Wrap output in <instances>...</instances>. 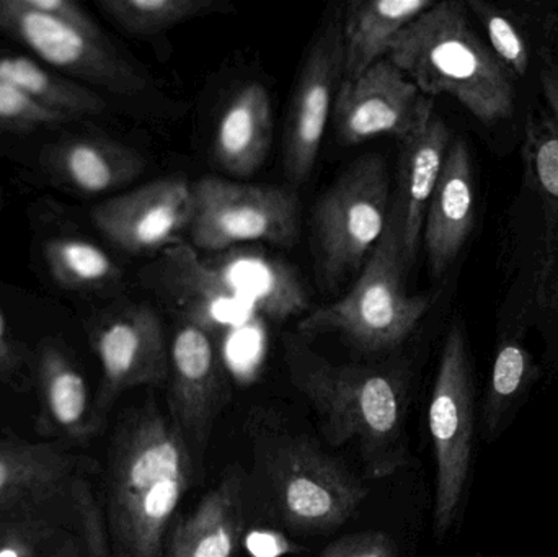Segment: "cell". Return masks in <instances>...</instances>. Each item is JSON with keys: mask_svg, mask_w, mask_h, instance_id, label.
Listing matches in <instances>:
<instances>
[{"mask_svg": "<svg viewBox=\"0 0 558 557\" xmlns=\"http://www.w3.org/2000/svg\"><path fill=\"white\" fill-rule=\"evenodd\" d=\"M192 481V448L179 427L153 402L128 411L111 438L105 473L110 557H163Z\"/></svg>", "mask_w": 558, "mask_h": 557, "instance_id": "cell-1", "label": "cell"}, {"mask_svg": "<svg viewBox=\"0 0 558 557\" xmlns=\"http://www.w3.org/2000/svg\"><path fill=\"white\" fill-rule=\"evenodd\" d=\"M284 362L294 388L307 399L335 447L353 445L371 480L407 464V386L396 370L335 365L305 343L284 337Z\"/></svg>", "mask_w": 558, "mask_h": 557, "instance_id": "cell-2", "label": "cell"}, {"mask_svg": "<svg viewBox=\"0 0 558 557\" xmlns=\"http://www.w3.org/2000/svg\"><path fill=\"white\" fill-rule=\"evenodd\" d=\"M387 58L423 94L449 95L482 123L513 114V74L472 28L462 2H436L399 33Z\"/></svg>", "mask_w": 558, "mask_h": 557, "instance_id": "cell-3", "label": "cell"}, {"mask_svg": "<svg viewBox=\"0 0 558 557\" xmlns=\"http://www.w3.org/2000/svg\"><path fill=\"white\" fill-rule=\"evenodd\" d=\"M157 290L183 311V319L208 329L216 314L248 307L271 320L307 310V294L295 271L264 252L231 249L215 261H203L189 245L163 251L153 271Z\"/></svg>", "mask_w": 558, "mask_h": 557, "instance_id": "cell-4", "label": "cell"}, {"mask_svg": "<svg viewBox=\"0 0 558 557\" xmlns=\"http://www.w3.org/2000/svg\"><path fill=\"white\" fill-rule=\"evenodd\" d=\"M402 252L392 219L361 268L360 277L337 303L308 314L299 323L301 337L340 334L364 352H389L402 346L432 301L407 293Z\"/></svg>", "mask_w": 558, "mask_h": 557, "instance_id": "cell-5", "label": "cell"}, {"mask_svg": "<svg viewBox=\"0 0 558 557\" xmlns=\"http://www.w3.org/2000/svg\"><path fill=\"white\" fill-rule=\"evenodd\" d=\"M257 463L278 519L294 532H331L367 497L361 481L307 437L270 438L258 445Z\"/></svg>", "mask_w": 558, "mask_h": 557, "instance_id": "cell-6", "label": "cell"}, {"mask_svg": "<svg viewBox=\"0 0 558 557\" xmlns=\"http://www.w3.org/2000/svg\"><path fill=\"white\" fill-rule=\"evenodd\" d=\"M390 180L386 159L364 154L318 199L314 229L325 283H340L363 268L389 221Z\"/></svg>", "mask_w": 558, "mask_h": 557, "instance_id": "cell-7", "label": "cell"}, {"mask_svg": "<svg viewBox=\"0 0 558 557\" xmlns=\"http://www.w3.org/2000/svg\"><path fill=\"white\" fill-rule=\"evenodd\" d=\"M474 378L468 342L461 327L446 336L428 408V427L436 460L433 526L438 538L448 535L471 474L474 450Z\"/></svg>", "mask_w": 558, "mask_h": 557, "instance_id": "cell-8", "label": "cell"}, {"mask_svg": "<svg viewBox=\"0 0 558 557\" xmlns=\"http://www.w3.org/2000/svg\"><path fill=\"white\" fill-rule=\"evenodd\" d=\"M192 189L195 215L190 234L196 247L226 252L245 242L291 245L298 239V198L288 190L218 177L199 179Z\"/></svg>", "mask_w": 558, "mask_h": 557, "instance_id": "cell-9", "label": "cell"}, {"mask_svg": "<svg viewBox=\"0 0 558 557\" xmlns=\"http://www.w3.org/2000/svg\"><path fill=\"white\" fill-rule=\"evenodd\" d=\"M0 32L68 77L120 95L141 94L146 88V75L124 59L104 33L82 32L38 12L26 0H0Z\"/></svg>", "mask_w": 558, "mask_h": 557, "instance_id": "cell-10", "label": "cell"}, {"mask_svg": "<svg viewBox=\"0 0 558 557\" xmlns=\"http://www.w3.org/2000/svg\"><path fill=\"white\" fill-rule=\"evenodd\" d=\"M90 340L101 366L100 388L94 401L101 427L123 392L169 382V347L162 320L153 307H123L105 316L92 329Z\"/></svg>", "mask_w": 558, "mask_h": 557, "instance_id": "cell-11", "label": "cell"}, {"mask_svg": "<svg viewBox=\"0 0 558 557\" xmlns=\"http://www.w3.org/2000/svg\"><path fill=\"white\" fill-rule=\"evenodd\" d=\"M433 113V98L384 58L356 77L341 81L331 118L338 137L354 146L379 136H392L400 143Z\"/></svg>", "mask_w": 558, "mask_h": 557, "instance_id": "cell-12", "label": "cell"}, {"mask_svg": "<svg viewBox=\"0 0 558 557\" xmlns=\"http://www.w3.org/2000/svg\"><path fill=\"white\" fill-rule=\"evenodd\" d=\"M343 81V38L341 13L333 12L322 23L307 51L289 110L284 137V166L289 179L302 183L308 179L335 98Z\"/></svg>", "mask_w": 558, "mask_h": 557, "instance_id": "cell-13", "label": "cell"}, {"mask_svg": "<svg viewBox=\"0 0 558 557\" xmlns=\"http://www.w3.org/2000/svg\"><path fill=\"white\" fill-rule=\"evenodd\" d=\"M170 421L190 448L205 450L219 412L229 401V378L209 329L183 319L169 347Z\"/></svg>", "mask_w": 558, "mask_h": 557, "instance_id": "cell-14", "label": "cell"}, {"mask_svg": "<svg viewBox=\"0 0 558 557\" xmlns=\"http://www.w3.org/2000/svg\"><path fill=\"white\" fill-rule=\"evenodd\" d=\"M193 215L192 183L169 177L100 203L92 221L121 251L143 255L179 245Z\"/></svg>", "mask_w": 558, "mask_h": 557, "instance_id": "cell-15", "label": "cell"}, {"mask_svg": "<svg viewBox=\"0 0 558 557\" xmlns=\"http://www.w3.org/2000/svg\"><path fill=\"white\" fill-rule=\"evenodd\" d=\"M0 557H110L97 491L74 502L0 512Z\"/></svg>", "mask_w": 558, "mask_h": 557, "instance_id": "cell-16", "label": "cell"}, {"mask_svg": "<svg viewBox=\"0 0 558 557\" xmlns=\"http://www.w3.org/2000/svg\"><path fill=\"white\" fill-rule=\"evenodd\" d=\"M97 461L58 445L0 448V512L74 502L95 489Z\"/></svg>", "mask_w": 558, "mask_h": 557, "instance_id": "cell-17", "label": "cell"}, {"mask_svg": "<svg viewBox=\"0 0 558 557\" xmlns=\"http://www.w3.org/2000/svg\"><path fill=\"white\" fill-rule=\"evenodd\" d=\"M449 144L451 131L436 111L418 130L400 141L397 192L389 216L399 235L405 270L418 252L426 209L441 175Z\"/></svg>", "mask_w": 558, "mask_h": 557, "instance_id": "cell-18", "label": "cell"}, {"mask_svg": "<svg viewBox=\"0 0 558 557\" xmlns=\"http://www.w3.org/2000/svg\"><path fill=\"white\" fill-rule=\"evenodd\" d=\"M474 216L471 154L464 141L454 140L423 222L422 241L433 277H442L454 264L474 228Z\"/></svg>", "mask_w": 558, "mask_h": 557, "instance_id": "cell-19", "label": "cell"}, {"mask_svg": "<svg viewBox=\"0 0 558 557\" xmlns=\"http://www.w3.org/2000/svg\"><path fill=\"white\" fill-rule=\"evenodd\" d=\"M45 172L65 190L97 196L134 182L144 172V157L133 147L97 136H68L41 153Z\"/></svg>", "mask_w": 558, "mask_h": 557, "instance_id": "cell-20", "label": "cell"}, {"mask_svg": "<svg viewBox=\"0 0 558 557\" xmlns=\"http://www.w3.org/2000/svg\"><path fill=\"white\" fill-rule=\"evenodd\" d=\"M242 532V481L228 476L199 500L192 513L173 523L163 557H234Z\"/></svg>", "mask_w": 558, "mask_h": 557, "instance_id": "cell-21", "label": "cell"}, {"mask_svg": "<svg viewBox=\"0 0 558 557\" xmlns=\"http://www.w3.org/2000/svg\"><path fill=\"white\" fill-rule=\"evenodd\" d=\"M433 0H354L341 13L343 78L356 77L380 59L407 25L428 12Z\"/></svg>", "mask_w": 558, "mask_h": 557, "instance_id": "cell-22", "label": "cell"}, {"mask_svg": "<svg viewBox=\"0 0 558 557\" xmlns=\"http://www.w3.org/2000/svg\"><path fill=\"white\" fill-rule=\"evenodd\" d=\"M274 141V113L267 88L247 84L222 111L215 136V159L222 170L248 177L260 169Z\"/></svg>", "mask_w": 558, "mask_h": 557, "instance_id": "cell-23", "label": "cell"}, {"mask_svg": "<svg viewBox=\"0 0 558 557\" xmlns=\"http://www.w3.org/2000/svg\"><path fill=\"white\" fill-rule=\"evenodd\" d=\"M35 366L49 427L78 444L95 437L101 425L95 417L87 383L68 352L46 340L36 353Z\"/></svg>", "mask_w": 558, "mask_h": 557, "instance_id": "cell-24", "label": "cell"}, {"mask_svg": "<svg viewBox=\"0 0 558 557\" xmlns=\"http://www.w3.org/2000/svg\"><path fill=\"white\" fill-rule=\"evenodd\" d=\"M0 81L68 120L95 117L107 101L85 85L19 55H0Z\"/></svg>", "mask_w": 558, "mask_h": 557, "instance_id": "cell-25", "label": "cell"}, {"mask_svg": "<svg viewBox=\"0 0 558 557\" xmlns=\"http://www.w3.org/2000/svg\"><path fill=\"white\" fill-rule=\"evenodd\" d=\"M43 257L49 277L62 290L90 293L113 287L121 280V270L113 258L94 242L71 235L48 239Z\"/></svg>", "mask_w": 558, "mask_h": 557, "instance_id": "cell-26", "label": "cell"}, {"mask_svg": "<svg viewBox=\"0 0 558 557\" xmlns=\"http://www.w3.org/2000/svg\"><path fill=\"white\" fill-rule=\"evenodd\" d=\"M97 5L134 36L162 35L192 20L235 10L228 0H98Z\"/></svg>", "mask_w": 558, "mask_h": 557, "instance_id": "cell-27", "label": "cell"}, {"mask_svg": "<svg viewBox=\"0 0 558 557\" xmlns=\"http://www.w3.org/2000/svg\"><path fill=\"white\" fill-rule=\"evenodd\" d=\"M533 379V362L526 349L517 342L501 343L495 356L482 414L487 440L500 437Z\"/></svg>", "mask_w": 558, "mask_h": 557, "instance_id": "cell-28", "label": "cell"}, {"mask_svg": "<svg viewBox=\"0 0 558 557\" xmlns=\"http://www.w3.org/2000/svg\"><path fill=\"white\" fill-rule=\"evenodd\" d=\"M468 7L484 25L490 49L495 52V56L504 62L505 68L511 74L524 77L527 69H530V51H527L523 33L511 22L507 13L501 12L490 3L482 2V0H471Z\"/></svg>", "mask_w": 558, "mask_h": 557, "instance_id": "cell-29", "label": "cell"}, {"mask_svg": "<svg viewBox=\"0 0 558 557\" xmlns=\"http://www.w3.org/2000/svg\"><path fill=\"white\" fill-rule=\"evenodd\" d=\"M71 120L41 107L12 85L0 81V130L32 133Z\"/></svg>", "mask_w": 558, "mask_h": 557, "instance_id": "cell-30", "label": "cell"}, {"mask_svg": "<svg viewBox=\"0 0 558 557\" xmlns=\"http://www.w3.org/2000/svg\"><path fill=\"white\" fill-rule=\"evenodd\" d=\"M320 557H397V546L383 532L353 533L328 545Z\"/></svg>", "mask_w": 558, "mask_h": 557, "instance_id": "cell-31", "label": "cell"}, {"mask_svg": "<svg viewBox=\"0 0 558 557\" xmlns=\"http://www.w3.org/2000/svg\"><path fill=\"white\" fill-rule=\"evenodd\" d=\"M0 383L26 391L29 388L28 360L22 346L13 339L0 310Z\"/></svg>", "mask_w": 558, "mask_h": 557, "instance_id": "cell-32", "label": "cell"}, {"mask_svg": "<svg viewBox=\"0 0 558 557\" xmlns=\"http://www.w3.org/2000/svg\"><path fill=\"white\" fill-rule=\"evenodd\" d=\"M26 2L38 12L48 13L82 32L92 33V35L104 33L97 22L92 19L90 13L85 12L81 3L74 0H26Z\"/></svg>", "mask_w": 558, "mask_h": 557, "instance_id": "cell-33", "label": "cell"}, {"mask_svg": "<svg viewBox=\"0 0 558 557\" xmlns=\"http://www.w3.org/2000/svg\"><path fill=\"white\" fill-rule=\"evenodd\" d=\"M539 78L544 98H546L547 107L550 110V118L558 128V68L546 52L541 55Z\"/></svg>", "mask_w": 558, "mask_h": 557, "instance_id": "cell-34", "label": "cell"}, {"mask_svg": "<svg viewBox=\"0 0 558 557\" xmlns=\"http://www.w3.org/2000/svg\"><path fill=\"white\" fill-rule=\"evenodd\" d=\"M554 29H556L557 38H558V12L556 13V16H554Z\"/></svg>", "mask_w": 558, "mask_h": 557, "instance_id": "cell-35", "label": "cell"}]
</instances>
